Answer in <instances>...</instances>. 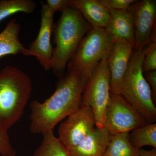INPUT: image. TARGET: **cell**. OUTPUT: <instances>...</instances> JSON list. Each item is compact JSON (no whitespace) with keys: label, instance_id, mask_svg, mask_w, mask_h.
<instances>
[{"label":"cell","instance_id":"cell-9","mask_svg":"<svg viewBox=\"0 0 156 156\" xmlns=\"http://www.w3.org/2000/svg\"><path fill=\"white\" fill-rule=\"evenodd\" d=\"M133 16L134 50H141L151 41L154 30L156 17V1H136L128 9Z\"/></svg>","mask_w":156,"mask_h":156},{"label":"cell","instance_id":"cell-13","mask_svg":"<svg viewBox=\"0 0 156 156\" xmlns=\"http://www.w3.org/2000/svg\"><path fill=\"white\" fill-rule=\"evenodd\" d=\"M105 128L95 127L76 147L67 150L69 156H102L111 139Z\"/></svg>","mask_w":156,"mask_h":156},{"label":"cell","instance_id":"cell-6","mask_svg":"<svg viewBox=\"0 0 156 156\" xmlns=\"http://www.w3.org/2000/svg\"><path fill=\"white\" fill-rule=\"evenodd\" d=\"M110 94V75L107 59H103L87 81L82 93L81 104L92 109L97 128H104Z\"/></svg>","mask_w":156,"mask_h":156},{"label":"cell","instance_id":"cell-1","mask_svg":"<svg viewBox=\"0 0 156 156\" xmlns=\"http://www.w3.org/2000/svg\"><path fill=\"white\" fill-rule=\"evenodd\" d=\"M87 81L67 70L57 83L56 90L45 101L31 102L30 130L43 134L53 130L61 120L81 105L82 93Z\"/></svg>","mask_w":156,"mask_h":156},{"label":"cell","instance_id":"cell-25","mask_svg":"<svg viewBox=\"0 0 156 156\" xmlns=\"http://www.w3.org/2000/svg\"><path fill=\"white\" fill-rule=\"evenodd\" d=\"M138 156H156V149L153 148L150 151L140 149L138 151Z\"/></svg>","mask_w":156,"mask_h":156},{"label":"cell","instance_id":"cell-18","mask_svg":"<svg viewBox=\"0 0 156 156\" xmlns=\"http://www.w3.org/2000/svg\"><path fill=\"white\" fill-rule=\"evenodd\" d=\"M128 134L122 133L112 135L102 156H138L139 150L130 144Z\"/></svg>","mask_w":156,"mask_h":156},{"label":"cell","instance_id":"cell-4","mask_svg":"<svg viewBox=\"0 0 156 156\" xmlns=\"http://www.w3.org/2000/svg\"><path fill=\"white\" fill-rule=\"evenodd\" d=\"M144 50H133L121 85L120 95L148 123H155L156 108L143 70Z\"/></svg>","mask_w":156,"mask_h":156},{"label":"cell","instance_id":"cell-15","mask_svg":"<svg viewBox=\"0 0 156 156\" xmlns=\"http://www.w3.org/2000/svg\"><path fill=\"white\" fill-rule=\"evenodd\" d=\"M21 26L15 19H11L0 33V58L6 55L22 53L30 56L29 51L21 44L19 38Z\"/></svg>","mask_w":156,"mask_h":156},{"label":"cell","instance_id":"cell-23","mask_svg":"<svg viewBox=\"0 0 156 156\" xmlns=\"http://www.w3.org/2000/svg\"><path fill=\"white\" fill-rule=\"evenodd\" d=\"M46 5L54 13L56 11L62 12L69 8V0H47Z\"/></svg>","mask_w":156,"mask_h":156},{"label":"cell","instance_id":"cell-24","mask_svg":"<svg viewBox=\"0 0 156 156\" xmlns=\"http://www.w3.org/2000/svg\"><path fill=\"white\" fill-rule=\"evenodd\" d=\"M145 73V79L151 90L154 99H156V70L150 71Z\"/></svg>","mask_w":156,"mask_h":156},{"label":"cell","instance_id":"cell-16","mask_svg":"<svg viewBox=\"0 0 156 156\" xmlns=\"http://www.w3.org/2000/svg\"><path fill=\"white\" fill-rule=\"evenodd\" d=\"M128 140L137 150L145 146L156 149V123H147L132 130L128 134Z\"/></svg>","mask_w":156,"mask_h":156},{"label":"cell","instance_id":"cell-14","mask_svg":"<svg viewBox=\"0 0 156 156\" xmlns=\"http://www.w3.org/2000/svg\"><path fill=\"white\" fill-rule=\"evenodd\" d=\"M69 6L79 11L91 27L105 29L107 26L109 13L99 0H69Z\"/></svg>","mask_w":156,"mask_h":156},{"label":"cell","instance_id":"cell-7","mask_svg":"<svg viewBox=\"0 0 156 156\" xmlns=\"http://www.w3.org/2000/svg\"><path fill=\"white\" fill-rule=\"evenodd\" d=\"M147 123L122 95L111 93L104 128L112 135L129 133Z\"/></svg>","mask_w":156,"mask_h":156},{"label":"cell","instance_id":"cell-19","mask_svg":"<svg viewBox=\"0 0 156 156\" xmlns=\"http://www.w3.org/2000/svg\"><path fill=\"white\" fill-rule=\"evenodd\" d=\"M36 4L32 0H0V22L13 14L33 13Z\"/></svg>","mask_w":156,"mask_h":156},{"label":"cell","instance_id":"cell-5","mask_svg":"<svg viewBox=\"0 0 156 156\" xmlns=\"http://www.w3.org/2000/svg\"><path fill=\"white\" fill-rule=\"evenodd\" d=\"M115 42L104 29L91 27L67 65V70L86 80L101 60L107 59Z\"/></svg>","mask_w":156,"mask_h":156},{"label":"cell","instance_id":"cell-17","mask_svg":"<svg viewBox=\"0 0 156 156\" xmlns=\"http://www.w3.org/2000/svg\"><path fill=\"white\" fill-rule=\"evenodd\" d=\"M43 135L42 142L33 156H69L67 149L55 136L53 130Z\"/></svg>","mask_w":156,"mask_h":156},{"label":"cell","instance_id":"cell-22","mask_svg":"<svg viewBox=\"0 0 156 156\" xmlns=\"http://www.w3.org/2000/svg\"><path fill=\"white\" fill-rule=\"evenodd\" d=\"M135 0H99L107 9L113 10H128Z\"/></svg>","mask_w":156,"mask_h":156},{"label":"cell","instance_id":"cell-10","mask_svg":"<svg viewBox=\"0 0 156 156\" xmlns=\"http://www.w3.org/2000/svg\"><path fill=\"white\" fill-rule=\"evenodd\" d=\"M41 22L36 38L29 46L30 56H35L46 70L51 69L53 48L51 37L54 28V12L41 2Z\"/></svg>","mask_w":156,"mask_h":156},{"label":"cell","instance_id":"cell-11","mask_svg":"<svg viewBox=\"0 0 156 156\" xmlns=\"http://www.w3.org/2000/svg\"><path fill=\"white\" fill-rule=\"evenodd\" d=\"M134 44L127 41L115 42L107 59L110 75L111 93L120 95L121 85L134 50Z\"/></svg>","mask_w":156,"mask_h":156},{"label":"cell","instance_id":"cell-3","mask_svg":"<svg viewBox=\"0 0 156 156\" xmlns=\"http://www.w3.org/2000/svg\"><path fill=\"white\" fill-rule=\"evenodd\" d=\"M32 90L30 78L14 66L0 71V126L8 131L21 118Z\"/></svg>","mask_w":156,"mask_h":156},{"label":"cell","instance_id":"cell-21","mask_svg":"<svg viewBox=\"0 0 156 156\" xmlns=\"http://www.w3.org/2000/svg\"><path fill=\"white\" fill-rule=\"evenodd\" d=\"M8 131L0 126V155L16 156L17 153L10 142Z\"/></svg>","mask_w":156,"mask_h":156},{"label":"cell","instance_id":"cell-2","mask_svg":"<svg viewBox=\"0 0 156 156\" xmlns=\"http://www.w3.org/2000/svg\"><path fill=\"white\" fill-rule=\"evenodd\" d=\"M91 26L79 11L72 8L62 12L53 28L54 44L51 69L61 77L80 43Z\"/></svg>","mask_w":156,"mask_h":156},{"label":"cell","instance_id":"cell-8","mask_svg":"<svg viewBox=\"0 0 156 156\" xmlns=\"http://www.w3.org/2000/svg\"><path fill=\"white\" fill-rule=\"evenodd\" d=\"M96 127L95 116L90 107L82 104L67 116L58 129V139L67 150L76 147Z\"/></svg>","mask_w":156,"mask_h":156},{"label":"cell","instance_id":"cell-12","mask_svg":"<svg viewBox=\"0 0 156 156\" xmlns=\"http://www.w3.org/2000/svg\"><path fill=\"white\" fill-rule=\"evenodd\" d=\"M108 10L110 17L105 29L108 34L114 42L127 41L134 44V23L131 12L128 10Z\"/></svg>","mask_w":156,"mask_h":156},{"label":"cell","instance_id":"cell-20","mask_svg":"<svg viewBox=\"0 0 156 156\" xmlns=\"http://www.w3.org/2000/svg\"><path fill=\"white\" fill-rule=\"evenodd\" d=\"M144 58L143 63L144 73L156 69V36L152 37L151 41L144 49Z\"/></svg>","mask_w":156,"mask_h":156}]
</instances>
